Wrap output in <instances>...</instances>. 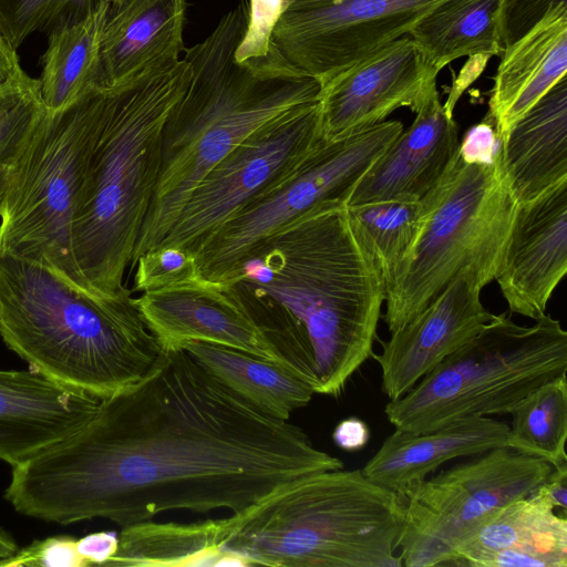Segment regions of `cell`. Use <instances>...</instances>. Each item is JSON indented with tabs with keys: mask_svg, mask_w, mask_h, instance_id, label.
<instances>
[{
	"mask_svg": "<svg viewBox=\"0 0 567 567\" xmlns=\"http://www.w3.org/2000/svg\"><path fill=\"white\" fill-rule=\"evenodd\" d=\"M339 468L301 427L260 411L185 350H162L80 430L12 467L4 498L45 522L124 527L175 509L238 513L289 481Z\"/></svg>",
	"mask_w": 567,
	"mask_h": 567,
	"instance_id": "1",
	"label": "cell"
},
{
	"mask_svg": "<svg viewBox=\"0 0 567 567\" xmlns=\"http://www.w3.org/2000/svg\"><path fill=\"white\" fill-rule=\"evenodd\" d=\"M235 282L281 363L339 396L373 353L385 287L346 206L320 205L255 245Z\"/></svg>",
	"mask_w": 567,
	"mask_h": 567,
	"instance_id": "2",
	"label": "cell"
},
{
	"mask_svg": "<svg viewBox=\"0 0 567 567\" xmlns=\"http://www.w3.org/2000/svg\"><path fill=\"white\" fill-rule=\"evenodd\" d=\"M247 13L241 0L203 41L183 51L190 80L164 128L161 172L130 269L158 245L193 188L220 159L265 124L319 101L321 84L274 47L266 56L236 60Z\"/></svg>",
	"mask_w": 567,
	"mask_h": 567,
	"instance_id": "3",
	"label": "cell"
},
{
	"mask_svg": "<svg viewBox=\"0 0 567 567\" xmlns=\"http://www.w3.org/2000/svg\"><path fill=\"white\" fill-rule=\"evenodd\" d=\"M132 293L100 296L0 254V337L29 369L106 399L137 383L162 352Z\"/></svg>",
	"mask_w": 567,
	"mask_h": 567,
	"instance_id": "4",
	"label": "cell"
},
{
	"mask_svg": "<svg viewBox=\"0 0 567 567\" xmlns=\"http://www.w3.org/2000/svg\"><path fill=\"white\" fill-rule=\"evenodd\" d=\"M189 80L190 68L181 59L107 87L71 221L74 264L96 295L114 296L125 287L161 172L164 128Z\"/></svg>",
	"mask_w": 567,
	"mask_h": 567,
	"instance_id": "5",
	"label": "cell"
},
{
	"mask_svg": "<svg viewBox=\"0 0 567 567\" xmlns=\"http://www.w3.org/2000/svg\"><path fill=\"white\" fill-rule=\"evenodd\" d=\"M404 522L400 494L362 470H328L219 518V546L247 566L401 567Z\"/></svg>",
	"mask_w": 567,
	"mask_h": 567,
	"instance_id": "6",
	"label": "cell"
},
{
	"mask_svg": "<svg viewBox=\"0 0 567 567\" xmlns=\"http://www.w3.org/2000/svg\"><path fill=\"white\" fill-rule=\"evenodd\" d=\"M422 200L420 233L385 286L382 318L390 333L427 307L457 275H473L483 288L495 278L517 202L489 123L482 121L465 133L444 176Z\"/></svg>",
	"mask_w": 567,
	"mask_h": 567,
	"instance_id": "7",
	"label": "cell"
},
{
	"mask_svg": "<svg viewBox=\"0 0 567 567\" xmlns=\"http://www.w3.org/2000/svg\"><path fill=\"white\" fill-rule=\"evenodd\" d=\"M567 372V331L544 315L520 326L505 312L441 361L384 413L395 430L422 433L466 417L511 414L535 389Z\"/></svg>",
	"mask_w": 567,
	"mask_h": 567,
	"instance_id": "8",
	"label": "cell"
},
{
	"mask_svg": "<svg viewBox=\"0 0 567 567\" xmlns=\"http://www.w3.org/2000/svg\"><path fill=\"white\" fill-rule=\"evenodd\" d=\"M106 94L107 87L95 86L44 114L9 164L0 214V254L42 264L85 289L72 256L71 221Z\"/></svg>",
	"mask_w": 567,
	"mask_h": 567,
	"instance_id": "9",
	"label": "cell"
},
{
	"mask_svg": "<svg viewBox=\"0 0 567 567\" xmlns=\"http://www.w3.org/2000/svg\"><path fill=\"white\" fill-rule=\"evenodd\" d=\"M385 120L368 128L323 140L284 182L240 209L196 248L202 279L230 282L250 249L281 227L324 204L347 206L374 162L402 133Z\"/></svg>",
	"mask_w": 567,
	"mask_h": 567,
	"instance_id": "10",
	"label": "cell"
},
{
	"mask_svg": "<svg viewBox=\"0 0 567 567\" xmlns=\"http://www.w3.org/2000/svg\"><path fill=\"white\" fill-rule=\"evenodd\" d=\"M551 470L542 458L498 446L415 483L402 495V566H452L463 540L501 508L528 496Z\"/></svg>",
	"mask_w": 567,
	"mask_h": 567,
	"instance_id": "11",
	"label": "cell"
},
{
	"mask_svg": "<svg viewBox=\"0 0 567 567\" xmlns=\"http://www.w3.org/2000/svg\"><path fill=\"white\" fill-rule=\"evenodd\" d=\"M323 140L319 101L259 127L193 188L155 248L175 246L195 254L208 235L284 182Z\"/></svg>",
	"mask_w": 567,
	"mask_h": 567,
	"instance_id": "12",
	"label": "cell"
},
{
	"mask_svg": "<svg viewBox=\"0 0 567 567\" xmlns=\"http://www.w3.org/2000/svg\"><path fill=\"white\" fill-rule=\"evenodd\" d=\"M445 0H285L272 47L293 68L326 83L406 35Z\"/></svg>",
	"mask_w": 567,
	"mask_h": 567,
	"instance_id": "13",
	"label": "cell"
},
{
	"mask_svg": "<svg viewBox=\"0 0 567 567\" xmlns=\"http://www.w3.org/2000/svg\"><path fill=\"white\" fill-rule=\"evenodd\" d=\"M439 72L409 34L343 70L321 84L324 140L373 126L400 107L415 113L436 89Z\"/></svg>",
	"mask_w": 567,
	"mask_h": 567,
	"instance_id": "14",
	"label": "cell"
},
{
	"mask_svg": "<svg viewBox=\"0 0 567 567\" xmlns=\"http://www.w3.org/2000/svg\"><path fill=\"white\" fill-rule=\"evenodd\" d=\"M135 302L163 351L183 350L190 341H203L284 365L235 282L197 278L142 292Z\"/></svg>",
	"mask_w": 567,
	"mask_h": 567,
	"instance_id": "15",
	"label": "cell"
},
{
	"mask_svg": "<svg viewBox=\"0 0 567 567\" xmlns=\"http://www.w3.org/2000/svg\"><path fill=\"white\" fill-rule=\"evenodd\" d=\"M482 289L473 275H457L427 307L381 342V352L371 357L381 369V390L389 401L408 393L492 319L481 301Z\"/></svg>",
	"mask_w": 567,
	"mask_h": 567,
	"instance_id": "16",
	"label": "cell"
},
{
	"mask_svg": "<svg viewBox=\"0 0 567 567\" xmlns=\"http://www.w3.org/2000/svg\"><path fill=\"white\" fill-rule=\"evenodd\" d=\"M567 271V181L517 204L494 280L512 313L538 319Z\"/></svg>",
	"mask_w": 567,
	"mask_h": 567,
	"instance_id": "17",
	"label": "cell"
},
{
	"mask_svg": "<svg viewBox=\"0 0 567 567\" xmlns=\"http://www.w3.org/2000/svg\"><path fill=\"white\" fill-rule=\"evenodd\" d=\"M103 399L29 370H0V460L18 466L86 424Z\"/></svg>",
	"mask_w": 567,
	"mask_h": 567,
	"instance_id": "18",
	"label": "cell"
},
{
	"mask_svg": "<svg viewBox=\"0 0 567 567\" xmlns=\"http://www.w3.org/2000/svg\"><path fill=\"white\" fill-rule=\"evenodd\" d=\"M458 127L434 89L411 126L390 144L354 188L348 205L419 202L442 179L458 146Z\"/></svg>",
	"mask_w": 567,
	"mask_h": 567,
	"instance_id": "19",
	"label": "cell"
},
{
	"mask_svg": "<svg viewBox=\"0 0 567 567\" xmlns=\"http://www.w3.org/2000/svg\"><path fill=\"white\" fill-rule=\"evenodd\" d=\"M185 0H107L100 47V87L178 62Z\"/></svg>",
	"mask_w": 567,
	"mask_h": 567,
	"instance_id": "20",
	"label": "cell"
},
{
	"mask_svg": "<svg viewBox=\"0 0 567 567\" xmlns=\"http://www.w3.org/2000/svg\"><path fill=\"white\" fill-rule=\"evenodd\" d=\"M452 566L567 567V519L537 492L495 513L454 553Z\"/></svg>",
	"mask_w": 567,
	"mask_h": 567,
	"instance_id": "21",
	"label": "cell"
},
{
	"mask_svg": "<svg viewBox=\"0 0 567 567\" xmlns=\"http://www.w3.org/2000/svg\"><path fill=\"white\" fill-rule=\"evenodd\" d=\"M502 52L485 116L498 140L566 76L567 2L549 8Z\"/></svg>",
	"mask_w": 567,
	"mask_h": 567,
	"instance_id": "22",
	"label": "cell"
},
{
	"mask_svg": "<svg viewBox=\"0 0 567 567\" xmlns=\"http://www.w3.org/2000/svg\"><path fill=\"white\" fill-rule=\"evenodd\" d=\"M508 431L507 423L494 417H466L422 433L394 430L362 472L402 496L449 461L507 446Z\"/></svg>",
	"mask_w": 567,
	"mask_h": 567,
	"instance_id": "23",
	"label": "cell"
},
{
	"mask_svg": "<svg viewBox=\"0 0 567 567\" xmlns=\"http://www.w3.org/2000/svg\"><path fill=\"white\" fill-rule=\"evenodd\" d=\"M501 164L517 204L567 181V79L556 83L499 140Z\"/></svg>",
	"mask_w": 567,
	"mask_h": 567,
	"instance_id": "24",
	"label": "cell"
},
{
	"mask_svg": "<svg viewBox=\"0 0 567 567\" xmlns=\"http://www.w3.org/2000/svg\"><path fill=\"white\" fill-rule=\"evenodd\" d=\"M106 7L107 0H86L53 23L39 79L48 111H59L99 86Z\"/></svg>",
	"mask_w": 567,
	"mask_h": 567,
	"instance_id": "25",
	"label": "cell"
},
{
	"mask_svg": "<svg viewBox=\"0 0 567 567\" xmlns=\"http://www.w3.org/2000/svg\"><path fill=\"white\" fill-rule=\"evenodd\" d=\"M183 350L233 392L277 419L288 421L316 394L309 383L277 362L203 341H190Z\"/></svg>",
	"mask_w": 567,
	"mask_h": 567,
	"instance_id": "26",
	"label": "cell"
},
{
	"mask_svg": "<svg viewBox=\"0 0 567 567\" xmlns=\"http://www.w3.org/2000/svg\"><path fill=\"white\" fill-rule=\"evenodd\" d=\"M506 0H445L424 16L409 35L439 71L463 56L503 51Z\"/></svg>",
	"mask_w": 567,
	"mask_h": 567,
	"instance_id": "27",
	"label": "cell"
},
{
	"mask_svg": "<svg viewBox=\"0 0 567 567\" xmlns=\"http://www.w3.org/2000/svg\"><path fill=\"white\" fill-rule=\"evenodd\" d=\"M247 566L238 555L221 550L218 519L156 523L122 527L115 554L105 566Z\"/></svg>",
	"mask_w": 567,
	"mask_h": 567,
	"instance_id": "28",
	"label": "cell"
},
{
	"mask_svg": "<svg viewBox=\"0 0 567 567\" xmlns=\"http://www.w3.org/2000/svg\"><path fill=\"white\" fill-rule=\"evenodd\" d=\"M346 210L385 287L413 248L424 217L423 200L371 202L348 205Z\"/></svg>",
	"mask_w": 567,
	"mask_h": 567,
	"instance_id": "29",
	"label": "cell"
},
{
	"mask_svg": "<svg viewBox=\"0 0 567 567\" xmlns=\"http://www.w3.org/2000/svg\"><path fill=\"white\" fill-rule=\"evenodd\" d=\"M507 446L557 466L567 462V378L556 377L529 393L511 413Z\"/></svg>",
	"mask_w": 567,
	"mask_h": 567,
	"instance_id": "30",
	"label": "cell"
},
{
	"mask_svg": "<svg viewBox=\"0 0 567 567\" xmlns=\"http://www.w3.org/2000/svg\"><path fill=\"white\" fill-rule=\"evenodd\" d=\"M47 112L40 81L27 73L0 92V163L11 164Z\"/></svg>",
	"mask_w": 567,
	"mask_h": 567,
	"instance_id": "31",
	"label": "cell"
},
{
	"mask_svg": "<svg viewBox=\"0 0 567 567\" xmlns=\"http://www.w3.org/2000/svg\"><path fill=\"white\" fill-rule=\"evenodd\" d=\"M133 269H136L133 292L157 290L200 278L195 254L175 246L146 251L136 259Z\"/></svg>",
	"mask_w": 567,
	"mask_h": 567,
	"instance_id": "32",
	"label": "cell"
},
{
	"mask_svg": "<svg viewBox=\"0 0 567 567\" xmlns=\"http://www.w3.org/2000/svg\"><path fill=\"white\" fill-rule=\"evenodd\" d=\"M86 0H0V31L18 49L33 32L45 29Z\"/></svg>",
	"mask_w": 567,
	"mask_h": 567,
	"instance_id": "33",
	"label": "cell"
},
{
	"mask_svg": "<svg viewBox=\"0 0 567 567\" xmlns=\"http://www.w3.org/2000/svg\"><path fill=\"white\" fill-rule=\"evenodd\" d=\"M284 3L285 0H249L246 29L235 53L238 62L262 58L271 51L272 32Z\"/></svg>",
	"mask_w": 567,
	"mask_h": 567,
	"instance_id": "34",
	"label": "cell"
},
{
	"mask_svg": "<svg viewBox=\"0 0 567 567\" xmlns=\"http://www.w3.org/2000/svg\"><path fill=\"white\" fill-rule=\"evenodd\" d=\"M0 566L86 567L87 564L78 551L76 538L62 535L34 540L1 559Z\"/></svg>",
	"mask_w": 567,
	"mask_h": 567,
	"instance_id": "35",
	"label": "cell"
},
{
	"mask_svg": "<svg viewBox=\"0 0 567 567\" xmlns=\"http://www.w3.org/2000/svg\"><path fill=\"white\" fill-rule=\"evenodd\" d=\"M118 545L113 532H96L76 539V547L87 566L103 565L112 558Z\"/></svg>",
	"mask_w": 567,
	"mask_h": 567,
	"instance_id": "36",
	"label": "cell"
},
{
	"mask_svg": "<svg viewBox=\"0 0 567 567\" xmlns=\"http://www.w3.org/2000/svg\"><path fill=\"white\" fill-rule=\"evenodd\" d=\"M370 439V430L367 423L357 417L350 416L337 424L332 432L334 444L348 452H355L363 449Z\"/></svg>",
	"mask_w": 567,
	"mask_h": 567,
	"instance_id": "37",
	"label": "cell"
},
{
	"mask_svg": "<svg viewBox=\"0 0 567 567\" xmlns=\"http://www.w3.org/2000/svg\"><path fill=\"white\" fill-rule=\"evenodd\" d=\"M535 492L542 495L553 507L567 508V462L553 466L547 477L536 487Z\"/></svg>",
	"mask_w": 567,
	"mask_h": 567,
	"instance_id": "38",
	"label": "cell"
},
{
	"mask_svg": "<svg viewBox=\"0 0 567 567\" xmlns=\"http://www.w3.org/2000/svg\"><path fill=\"white\" fill-rule=\"evenodd\" d=\"M24 74L17 49L0 31V92Z\"/></svg>",
	"mask_w": 567,
	"mask_h": 567,
	"instance_id": "39",
	"label": "cell"
},
{
	"mask_svg": "<svg viewBox=\"0 0 567 567\" xmlns=\"http://www.w3.org/2000/svg\"><path fill=\"white\" fill-rule=\"evenodd\" d=\"M17 549L16 542L7 533L0 530V560L14 554Z\"/></svg>",
	"mask_w": 567,
	"mask_h": 567,
	"instance_id": "40",
	"label": "cell"
},
{
	"mask_svg": "<svg viewBox=\"0 0 567 567\" xmlns=\"http://www.w3.org/2000/svg\"><path fill=\"white\" fill-rule=\"evenodd\" d=\"M9 165L0 163V214L1 204L8 185Z\"/></svg>",
	"mask_w": 567,
	"mask_h": 567,
	"instance_id": "41",
	"label": "cell"
}]
</instances>
